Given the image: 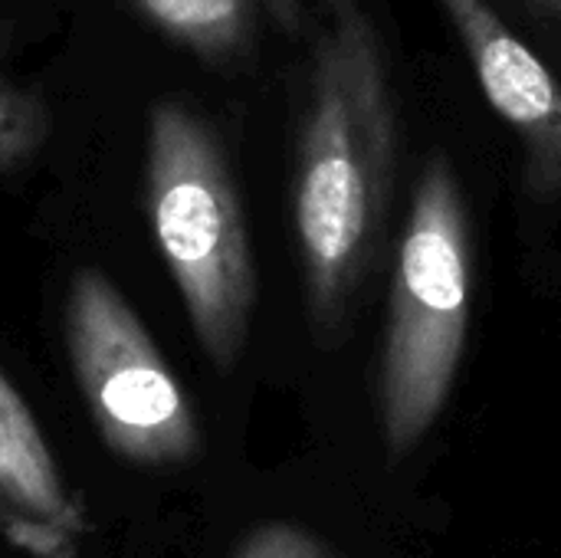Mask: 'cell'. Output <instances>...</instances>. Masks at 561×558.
<instances>
[{"mask_svg": "<svg viewBox=\"0 0 561 558\" xmlns=\"http://www.w3.org/2000/svg\"><path fill=\"white\" fill-rule=\"evenodd\" d=\"M263 3L286 33H296L302 26V3L299 0H263Z\"/></svg>", "mask_w": 561, "mask_h": 558, "instance_id": "cell-10", "label": "cell"}, {"mask_svg": "<svg viewBox=\"0 0 561 558\" xmlns=\"http://www.w3.org/2000/svg\"><path fill=\"white\" fill-rule=\"evenodd\" d=\"M470 326V227L444 155L421 168L391 276L381 352V431L391 457L411 454L440 418Z\"/></svg>", "mask_w": 561, "mask_h": 558, "instance_id": "cell-3", "label": "cell"}, {"mask_svg": "<svg viewBox=\"0 0 561 558\" xmlns=\"http://www.w3.org/2000/svg\"><path fill=\"white\" fill-rule=\"evenodd\" d=\"M53 132L49 105L26 86L0 72V174L23 168Z\"/></svg>", "mask_w": 561, "mask_h": 558, "instance_id": "cell-8", "label": "cell"}, {"mask_svg": "<svg viewBox=\"0 0 561 558\" xmlns=\"http://www.w3.org/2000/svg\"><path fill=\"white\" fill-rule=\"evenodd\" d=\"M473 72L526 148V187L561 194V79L500 20L486 0H440Z\"/></svg>", "mask_w": 561, "mask_h": 558, "instance_id": "cell-5", "label": "cell"}, {"mask_svg": "<svg viewBox=\"0 0 561 558\" xmlns=\"http://www.w3.org/2000/svg\"><path fill=\"white\" fill-rule=\"evenodd\" d=\"M158 33L204 62H230L253 46L260 0H128Z\"/></svg>", "mask_w": 561, "mask_h": 558, "instance_id": "cell-7", "label": "cell"}, {"mask_svg": "<svg viewBox=\"0 0 561 558\" xmlns=\"http://www.w3.org/2000/svg\"><path fill=\"white\" fill-rule=\"evenodd\" d=\"M62 329L79 391L115 457L161 470L201 454V428L184 388L108 276L82 270L72 280Z\"/></svg>", "mask_w": 561, "mask_h": 558, "instance_id": "cell-4", "label": "cell"}, {"mask_svg": "<svg viewBox=\"0 0 561 558\" xmlns=\"http://www.w3.org/2000/svg\"><path fill=\"white\" fill-rule=\"evenodd\" d=\"M394 168V105L378 33L358 0H325L299 128L293 220L306 306L332 339L375 257Z\"/></svg>", "mask_w": 561, "mask_h": 558, "instance_id": "cell-1", "label": "cell"}, {"mask_svg": "<svg viewBox=\"0 0 561 558\" xmlns=\"http://www.w3.org/2000/svg\"><path fill=\"white\" fill-rule=\"evenodd\" d=\"M89 516L39 424L0 372V539L26 558H79Z\"/></svg>", "mask_w": 561, "mask_h": 558, "instance_id": "cell-6", "label": "cell"}, {"mask_svg": "<svg viewBox=\"0 0 561 558\" xmlns=\"http://www.w3.org/2000/svg\"><path fill=\"white\" fill-rule=\"evenodd\" d=\"M145 197L191 329L207 358L230 372L250 335L256 266L227 155L184 102H158L148 115Z\"/></svg>", "mask_w": 561, "mask_h": 558, "instance_id": "cell-2", "label": "cell"}, {"mask_svg": "<svg viewBox=\"0 0 561 558\" xmlns=\"http://www.w3.org/2000/svg\"><path fill=\"white\" fill-rule=\"evenodd\" d=\"M233 558H332V553L293 523H266L243 539Z\"/></svg>", "mask_w": 561, "mask_h": 558, "instance_id": "cell-9", "label": "cell"}, {"mask_svg": "<svg viewBox=\"0 0 561 558\" xmlns=\"http://www.w3.org/2000/svg\"><path fill=\"white\" fill-rule=\"evenodd\" d=\"M519 3H526L536 16H542V20L559 23L561 26V0H519Z\"/></svg>", "mask_w": 561, "mask_h": 558, "instance_id": "cell-11", "label": "cell"}]
</instances>
